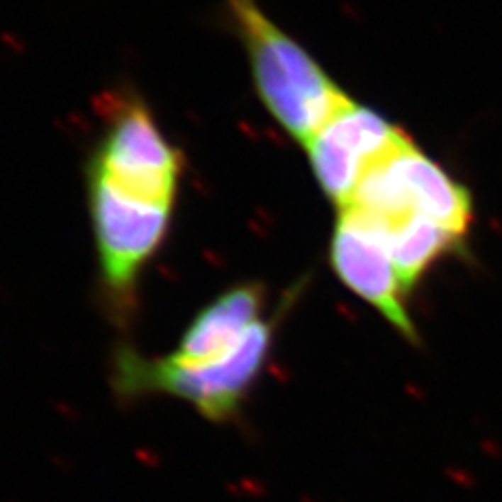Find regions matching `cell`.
I'll use <instances>...</instances> for the list:
<instances>
[{"label":"cell","instance_id":"obj_1","mask_svg":"<svg viewBox=\"0 0 502 502\" xmlns=\"http://www.w3.org/2000/svg\"><path fill=\"white\" fill-rule=\"evenodd\" d=\"M225 13L244 47L261 104L292 140L306 145L352 99L257 0H225Z\"/></svg>","mask_w":502,"mask_h":502},{"label":"cell","instance_id":"obj_2","mask_svg":"<svg viewBox=\"0 0 502 502\" xmlns=\"http://www.w3.org/2000/svg\"><path fill=\"white\" fill-rule=\"evenodd\" d=\"M277 316L251 325L225 355L203 363L142 355L133 346H119L112 355L110 384L121 400L173 396L192 406L203 418L225 424L240 413L242 404L264 372L276 339Z\"/></svg>","mask_w":502,"mask_h":502},{"label":"cell","instance_id":"obj_3","mask_svg":"<svg viewBox=\"0 0 502 502\" xmlns=\"http://www.w3.org/2000/svg\"><path fill=\"white\" fill-rule=\"evenodd\" d=\"M84 175L101 294L112 322L127 328L138 309L143 272L167 240L175 205Z\"/></svg>","mask_w":502,"mask_h":502},{"label":"cell","instance_id":"obj_4","mask_svg":"<svg viewBox=\"0 0 502 502\" xmlns=\"http://www.w3.org/2000/svg\"><path fill=\"white\" fill-rule=\"evenodd\" d=\"M103 127L84 173L158 201L177 203L184 175L182 151L169 142L149 103L133 88L101 97Z\"/></svg>","mask_w":502,"mask_h":502},{"label":"cell","instance_id":"obj_5","mask_svg":"<svg viewBox=\"0 0 502 502\" xmlns=\"http://www.w3.org/2000/svg\"><path fill=\"white\" fill-rule=\"evenodd\" d=\"M346 208L357 211L379 229L409 216H423L462 238L473 222L467 188L413 142L370 169Z\"/></svg>","mask_w":502,"mask_h":502},{"label":"cell","instance_id":"obj_6","mask_svg":"<svg viewBox=\"0 0 502 502\" xmlns=\"http://www.w3.org/2000/svg\"><path fill=\"white\" fill-rule=\"evenodd\" d=\"M409 143L408 134L381 113L350 101L303 147L320 188L342 211L364 175Z\"/></svg>","mask_w":502,"mask_h":502},{"label":"cell","instance_id":"obj_7","mask_svg":"<svg viewBox=\"0 0 502 502\" xmlns=\"http://www.w3.org/2000/svg\"><path fill=\"white\" fill-rule=\"evenodd\" d=\"M330 253L333 272L350 291L415 342L417 330L406 307V286L378 227L352 208L340 211Z\"/></svg>","mask_w":502,"mask_h":502},{"label":"cell","instance_id":"obj_8","mask_svg":"<svg viewBox=\"0 0 502 502\" xmlns=\"http://www.w3.org/2000/svg\"><path fill=\"white\" fill-rule=\"evenodd\" d=\"M266 301V286L259 281L227 289L194 316L172 355L188 363L222 357L240 342L251 325L264 318Z\"/></svg>","mask_w":502,"mask_h":502},{"label":"cell","instance_id":"obj_9","mask_svg":"<svg viewBox=\"0 0 502 502\" xmlns=\"http://www.w3.org/2000/svg\"><path fill=\"white\" fill-rule=\"evenodd\" d=\"M378 231L384 235L406 291L417 285L433 262L463 244L462 237L423 216H409L384 229L378 227Z\"/></svg>","mask_w":502,"mask_h":502}]
</instances>
